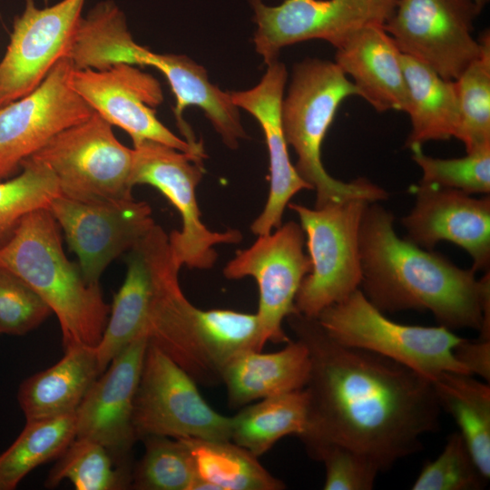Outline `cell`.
Here are the masks:
<instances>
[{
    "mask_svg": "<svg viewBox=\"0 0 490 490\" xmlns=\"http://www.w3.org/2000/svg\"><path fill=\"white\" fill-rule=\"evenodd\" d=\"M359 289L380 311L428 310L439 326L471 328L490 339V274L476 279L438 252L399 238L393 214L376 202L363 213L358 234Z\"/></svg>",
    "mask_w": 490,
    "mask_h": 490,
    "instance_id": "2",
    "label": "cell"
},
{
    "mask_svg": "<svg viewBox=\"0 0 490 490\" xmlns=\"http://www.w3.org/2000/svg\"><path fill=\"white\" fill-rule=\"evenodd\" d=\"M0 266L26 282L60 324L64 349L96 348L111 307L99 284L89 283L62 246L60 227L48 209L25 215L0 246Z\"/></svg>",
    "mask_w": 490,
    "mask_h": 490,
    "instance_id": "3",
    "label": "cell"
},
{
    "mask_svg": "<svg viewBox=\"0 0 490 490\" xmlns=\"http://www.w3.org/2000/svg\"><path fill=\"white\" fill-rule=\"evenodd\" d=\"M101 374L96 348L64 350L57 363L20 385L17 399L26 421L75 413Z\"/></svg>",
    "mask_w": 490,
    "mask_h": 490,
    "instance_id": "24",
    "label": "cell"
},
{
    "mask_svg": "<svg viewBox=\"0 0 490 490\" xmlns=\"http://www.w3.org/2000/svg\"><path fill=\"white\" fill-rule=\"evenodd\" d=\"M202 161L168 145L143 141L133 146L132 184H149L159 190L181 218V230L169 235L175 261L190 269L208 270L217 261L215 246L241 240L238 230L212 231L201 219L196 189L202 178Z\"/></svg>",
    "mask_w": 490,
    "mask_h": 490,
    "instance_id": "8",
    "label": "cell"
},
{
    "mask_svg": "<svg viewBox=\"0 0 490 490\" xmlns=\"http://www.w3.org/2000/svg\"><path fill=\"white\" fill-rule=\"evenodd\" d=\"M74 91L112 126L124 130L133 146L153 141L203 160L202 147L181 139L156 117L155 107L163 101L160 83L132 64H116L106 69H73Z\"/></svg>",
    "mask_w": 490,
    "mask_h": 490,
    "instance_id": "13",
    "label": "cell"
},
{
    "mask_svg": "<svg viewBox=\"0 0 490 490\" xmlns=\"http://www.w3.org/2000/svg\"><path fill=\"white\" fill-rule=\"evenodd\" d=\"M58 458L47 476L46 487H55L65 479L77 490H114L131 485L127 465H120L99 443L75 438Z\"/></svg>",
    "mask_w": 490,
    "mask_h": 490,
    "instance_id": "30",
    "label": "cell"
},
{
    "mask_svg": "<svg viewBox=\"0 0 490 490\" xmlns=\"http://www.w3.org/2000/svg\"><path fill=\"white\" fill-rule=\"evenodd\" d=\"M480 12L474 0H397L382 26L402 54L455 81L481 52L473 36Z\"/></svg>",
    "mask_w": 490,
    "mask_h": 490,
    "instance_id": "10",
    "label": "cell"
},
{
    "mask_svg": "<svg viewBox=\"0 0 490 490\" xmlns=\"http://www.w3.org/2000/svg\"><path fill=\"white\" fill-rule=\"evenodd\" d=\"M441 409L455 418L482 475L490 478V387L470 374L445 371L431 380Z\"/></svg>",
    "mask_w": 490,
    "mask_h": 490,
    "instance_id": "26",
    "label": "cell"
},
{
    "mask_svg": "<svg viewBox=\"0 0 490 490\" xmlns=\"http://www.w3.org/2000/svg\"><path fill=\"white\" fill-rule=\"evenodd\" d=\"M308 398L299 389L260 399L230 417V440L260 457L287 436L306 429Z\"/></svg>",
    "mask_w": 490,
    "mask_h": 490,
    "instance_id": "27",
    "label": "cell"
},
{
    "mask_svg": "<svg viewBox=\"0 0 490 490\" xmlns=\"http://www.w3.org/2000/svg\"><path fill=\"white\" fill-rule=\"evenodd\" d=\"M145 452L132 474L131 486L140 490H191L196 477L181 439L144 437Z\"/></svg>",
    "mask_w": 490,
    "mask_h": 490,
    "instance_id": "33",
    "label": "cell"
},
{
    "mask_svg": "<svg viewBox=\"0 0 490 490\" xmlns=\"http://www.w3.org/2000/svg\"><path fill=\"white\" fill-rule=\"evenodd\" d=\"M476 6L478 7V9L480 11L483 10V8L487 5V3L489 2V0H474Z\"/></svg>",
    "mask_w": 490,
    "mask_h": 490,
    "instance_id": "39",
    "label": "cell"
},
{
    "mask_svg": "<svg viewBox=\"0 0 490 490\" xmlns=\"http://www.w3.org/2000/svg\"><path fill=\"white\" fill-rule=\"evenodd\" d=\"M416 201L402 218L405 239L432 250L446 240L464 249L472 258L475 271L489 270L490 196L473 198L461 191L417 184L412 187Z\"/></svg>",
    "mask_w": 490,
    "mask_h": 490,
    "instance_id": "17",
    "label": "cell"
},
{
    "mask_svg": "<svg viewBox=\"0 0 490 490\" xmlns=\"http://www.w3.org/2000/svg\"><path fill=\"white\" fill-rule=\"evenodd\" d=\"M305 235L300 224L288 221L270 233L260 235L249 248L237 251L223 269L229 279L253 278L259 289L256 312L262 342L287 343L290 339L283 321L296 310L295 298L311 270L304 251Z\"/></svg>",
    "mask_w": 490,
    "mask_h": 490,
    "instance_id": "11",
    "label": "cell"
},
{
    "mask_svg": "<svg viewBox=\"0 0 490 490\" xmlns=\"http://www.w3.org/2000/svg\"><path fill=\"white\" fill-rule=\"evenodd\" d=\"M148 337L129 344L95 380L75 412V438L101 444L119 463L127 462L137 436L133 401Z\"/></svg>",
    "mask_w": 490,
    "mask_h": 490,
    "instance_id": "18",
    "label": "cell"
},
{
    "mask_svg": "<svg viewBox=\"0 0 490 490\" xmlns=\"http://www.w3.org/2000/svg\"><path fill=\"white\" fill-rule=\"evenodd\" d=\"M308 348L307 425L299 436L317 459L327 446L359 453L385 472L421 449L437 430L441 407L431 381L413 369L333 339L316 318H286Z\"/></svg>",
    "mask_w": 490,
    "mask_h": 490,
    "instance_id": "1",
    "label": "cell"
},
{
    "mask_svg": "<svg viewBox=\"0 0 490 490\" xmlns=\"http://www.w3.org/2000/svg\"><path fill=\"white\" fill-rule=\"evenodd\" d=\"M479 55L455 80L460 121L456 138L466 153L490 146V34L478 38Z\"/></svg>",
    "mask_w": 490,
    "mask_h": 490,
    "instance_id": "31",
    "label": "cell"
},
{
    "mask_svg": "<svg viewBox=\"0 0 490 490\" xmlns=\"http://www.w3.org/2000/svg\"><path fill=\"white\" fill-rule=\"evenodd\" d=\"M51 313L49 306L26 282L0 266V334H26Z\"/></svg>",
    "mask_w": 490,
    "mask_h": 490,
    "instance_id": "36",
    "label": "cell"
},
{
    "mask_svg": "<svg viewBox=\"0 0 490 490\" xmlns=\"http://www.w3.org/2000/svg\"><path fill=\"white\" fill-rule=\"evenodd\" d=\"M59 195L53 172L32 158L22 162L17 176L0 181V246L11 237L25 215L49 209L52 201Z\"/></svg>",
    "mask_w": 490,
    "mask_h": 490,
    "instance_id": "32",
    "label": "cell"
},
{
    "mask_svg": "<svg viewBox=\"0 0 490 490\" xmlns=\"http://www.w3.org/2000/svg\"><path fill=\"white\" fill-rule=\"evenodd\" d=\"M316 460L325 466V490H370L380 473L368 457L340 446L325 447Z\"/></svg>",
    "mask_w": 490,
    "mask_h": 490,
    "instance_id": "37",
    "label": "cell"
},
{
    "mask_svg": "<svg viewBox=\"0 0 490 490\" xmlns=\"http://www.w3.org/2000/svg\"><path fill=\"white\" fill-rule=\"evenodd\" d=\"M316 318L337 342L387 358L430 381L445 371L469 374L453 351L463 338L442 326L394 322L359 289L324 309Z\"/></svg>",
    "mask_w": 490,
    "mask_h": 490,
    "instance_id": "5",
    "label": "cell"
},
{
    "mask_svg": "<svg viewBox=\"0 0 490 490\" xmlns=\"http://www.w3.org/2000/svg\"><path fill=\"white\" fill-rule=\"evenodd\" d=\"M358 95V89L334 62L307 59L293 68L280 116L284 136L298 161L299 175L316 191L315 208L362 198L369 202L386 200L388 193L365 178L349 182L331 177L321 162V144L339 104Z\"/></svg>",
    "mask_w": 490,
    "mask_h": 490,
    "instance_id": "4",
    "label": "cell"
},
{
    "mask_svg": "<svg viewBox=\"0 0 490 490\" xmlns=\"http://www.w3.org/2000/svg\"><path fill=\"white\" fill-rule=\"evenodd\" d=\"M73 69L72 61L62 58L36 89L0 107V181L21 170L55 134L94 113L71 87Z\"/></svg>",
    "mask_w": 490,
    "mask_h": 490,
    "instance_id": "14",
    "label": "cell"
},
{
    "mask_svg": "<svg viewBox=\"0 0 490 490\" xmlns=\"http://www.w3.org/2000/svg\"><path fill=\"white\" fill-rule=\"evenodd\" d=\"M397 0H284L276 6L250 0L257 24L253 42L268 65L281 48L321 39L338 48L353 32L368 24L383 25Z\"/></svg>",
    "mask_w": 490,
    "mask_h": 490,
    "instance_id": "12",
    "label": "cell"
},
{
    "mask_svg": "<svg viewBox=\"0 0 490 490\" xmlns=\"http://www.w3.org/2000/svg\"><path fill=\"white\" fill-rule=\"evenodd\" d=\"M402 64L408 96L406 113L411 121L406 146L422 147L429 141L455 137L460 121L455 81L443 78L429 66L404 54Z\"/></svg>",
    "mask_w": 490,
    "mask_h": 490,
    "instance_id": "25",
    "label": "cell"
},
{
    "mask_svg": "<svg viewBox=\"0 0 490 490\" xmlns=\"http://www.w3.org/2000/svg\"><path fill=\"white\" fill-rule=\"evenodd\" d=\"M336 49L335 63L351 76L358 96L379 113L407 112L402 53L382 25L358 28Z\"/></svg>",
    "mask_w": 490,
    "mask_h": 490,
    "instance_id": "21",
    "label": "cell"
},
{
    "mask_svg": "<svg viewBox=\"0 0 490 490\" xmlns=\"http://www.w3.org/2000/svg\"><path fill=\"white\" fill-rule=\"evenodd\" d=\"M75 436V413L26 421L15 441L0 455V490L15 489L36 466L59 457Z\"/></svg>",
    "mask_w": 490,
    "mask_h": 490,
    "instance_id": "29",
    "label": "cell"
},
{
    "mask_svg": "<svg viewBox=\"0 0 490 490\" xmlns=\"http://www.w3.org/2000/svg\"><path fill=\"white\" fill-rule=\"evenodd\" d=\"M486 479L480 472L462 434L447 436L442 453L422 468L413 490H479Z\"/></svg>",
    "mask_w": 490,
    "mask_h": 490,
    "instance_id": "35",
    "label": "cell"
},
{
    "mask_svg": "<svg viewBox=\"0 0 490 490\" xmlns=\"http://www.w3.org/2000/svg\"><path fill=\"white\" fill-rule=\"evenodd\" d=\"M412 159L422 170L419 184L448 188L467 194L490 192V146L454 159H439L425 154L422 147H413Z\"/></svg>",
    "mask_w": 490,
    "mask_h": 490,
    "instance_id": "34",
    "label": "cell"
},
{
    "mask_svg": "<svg viewBox=\"0 0 490 490\" xmlns=\"http://www.w3.org/2000/svg\"><path fill=\"white\" fill-rule=\"evenodd\" d=\"M196 477L215 490H282L285 484L273 476L258 457L231 440L183 438Z\"/></svg>",
    "mask_w": 490,
    "mask_h": 490,
    "instance_id": "28",
    "label": "cell"
},
{
    "mask_svg": "<svg viewBox=\"0 0 490 490\" xmlns=\"http://www.w3.org/2000/svg\"><path fill=\"white\" fill-rule=\"evenodd\" d=\"M132 423L137 438L230 440V417L215 411L196 381L148 340L138 386Z\"/></svg>",
    "mask_w": 490,
    "mask_h": 490,
    "instance_id": "9",
    "label": "cell"
},
{
    "mask_svg": "<svg viewBox=\"0 0 490 490\" xmlns=\"http://www.w3.org/2000/svg\"><path fill=\"white\" fill-rule=\"evenodd\" d=\"M310 369L307 347L289 340L276 352L249 350L233 358L224 368L221 383L226 387L230 407L303 389Z\"/></svg>",
    "mask_w": 490,
    "mask_h": 490,
    "instance_id": "23",
    "label": "cell"
},
{
    "mask_svg": "<svg viewBox=\"0 0 490 490\" xmlns=\"http://www.w3.org/2000/svg\"><path fill=\"white\" fill-rule=\"evenodd\" d=\"M286 80L285 65L275 60L268 64L267 72L256 86L230 92L236 106L249 112L261 126L269 151L270 192L262 211L250 225L251 232L258 236L278 229L291 198L302 190H311L297 172L288 152L280 116Z\"/></svg>",
    "mask_w": 490,
    "mask_h": 490,
    "instance_id": "19",
    "label": "cell"
},
{
    "mask_svg": "<svg viewBox=\"0 0 490 490\" xmlns=\"http://www.w3.org/2000/svg\"><path fill=\"white\" fill-rule=\"evenodd\" d=\"M151 66L160 70L166 77L176 104L173 109L178 127L185 141L192 146L202 147L191 127L183 120V110L191 105L204 112L223 143L236 149L239 142L246 138L240 122L238 106L233 103L230 92H223L210 83L206 70L189 57L181 54H155Z\"/></svg>",
    "mask_w": 490,
    "mask_h": 490,
    "instance_id": "22",
    "label": "cell"
},
{
    "mask_svg": "<svg viewBox=\"0 0 490 490\" xmlns=\"http://www.w3.org/2000/svg\"><path fill=\"white\" fill-rule=\"evenodd\" d=\"M84 3L62 0L38 8L34 0H25L0 62V107L33 92L59 60L68 57Z\"/></svg>",
    "mask_w": 490,
    "mask_h": 490,
    "instance_id": "15",
    "label": "cell"
},
{
    "mask_svg": "<svg viewBox=\"0 0 490 490\" xmlns=\"http://www.w3.org/2000/svg\"><path fill=\"white\" fill-rule=\"evenodd\" d=\"M368 201L352 198L310 209L289 202L303 230L311 270L295 298L297 311L317 318L356 289L361 281L358 234Z\"/></svg>",
    "mask_w": 490,
    "mask_h": 490,
    "instance_id": "6",
    "label": "cell"
},
{
    "mask_svg": "<svg viewBox=\"0 0 490 490\" xmlns=\"http://www.w3.org/2000/svg\"><path fill=\"white\" fill-rule=\"evenodd\" d=\"M29 158L53 172L65 198L84 202L133 198V149L121 143L96 113L55 134Z\"/></svg>",
    "mask_w": 490,
    "mask_h": 490,
    "instance_id": "7",
    "label": "cell"
},
{
    "mask_svg": "<svg viewBox=\"0 0 490 490\" xmlns=\"http://www.w3.org/2000/svg\"><path fill=\"white\" fill-rule=\"evenodd\" d=\"M78 260L84 279L99 284L112 260L130 250L155 224L150 205L133 198L84 202L59 195L49 209Z\"/></svg>",
    "mask_w": 490,
    "mask_h": 490,
    "instance_id": "16",
    "label": "cell"
},
{
    "mask_svg": "<svg viewBox=\"0 0 490 490\" xmlns=\"http://www.w3.org/2000/svg\"><path fill=\"white\" fill-rule=\"evenodd\" d=\"M169 250V235L156 223L128 250L126 276L114 295L110 317L96 347L102 373L129 344L146 335L157 270Z\"/></svg>",
    "mask_w": 490,
    "mask_h": 490,
    "instance_id": "20",
    "label": "cell"
},
{
    "mask_svg": "<svg viewBox=\"0 0 490 490\" xmlns=\"http://www.w3.org/2000/svg\"><path fill=\"white\" fill-rule=\"evenodd\" d=\"M454 355L470 375H477L489 382L490 340L462 338L454 348Z\"/></svg>",
    "mask_w": 490,
    "mask_h": 490,
    "instance_id": "38",
    "label": "cell"
}]
</instances>
